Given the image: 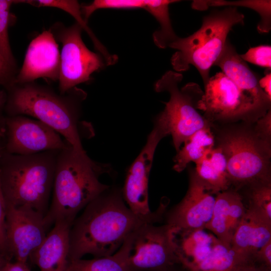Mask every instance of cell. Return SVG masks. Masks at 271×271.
<instances>
[{"label": "cell", "mask_w": 271, "mask_h": 271, "mask_svg": "<svg viewBox=\"0 0 271 271\" xmlns=\"http://www.w3.org/2000/svg\"><path fill=\"white\" fill-rule=\"evenodd\" d=\"M167 205L161 204L150 216L134 214L125 203L121 189L110 186L89 203L69 231V262L86 254L94 258L110 256L133 230L161 221Z\"/></svg>", "instance_id": "1"}, {"label": "cell", "mask_w": 271, "mask_h": 271, "mask_svg": "<svg viewBox=\"0 0 271 271\" xmlns=\"http://www.w3.org/2000/svg\"><path fill=\"white\" fill-rule=\"evenodd\" d=\"M110 171L109 164L96 162L70 145L58 151L52 201L44 218L46 229L57 221L71 225L79 211L110 187L99 178Z\"/></svg>", "instance_id": "2"}, {"label": "cell", "mask_w": 271, "mask_h": 271, "mask_svg": "<svg viewBox=\"0 0 271 271\" xmlns=\"http://www.w3.org/2000/svg\"><path fill=\"white\" fill-rule=\"evenodd\" d=\"M58 152L2 154L0 184L7 206L30 208L45 216L52 192Z\"/></svg>", "instance_id": "3"}, {"label": "cell", "mask_w": 271, "mask_h": 271, "mask_svg": "<svg viewBox=\"0 0 271 271\" xmlns=\"http://www.w3.org/2000/svg\"><path fill=\"white\" fill-rule=\"evenodd\" d=\"M86 97L78 88L72 97H62L33 82L17 84L8 102L14 115H27L53 128L78 153L86 152L78 129V105Z\"/></svg>", "instance_id": "4"}, {"label": "cell", "mask_w": 271, "mask_h": 271, "mask_svg": "<svg viewBox=\"0 0 271 271\" xmlns=\"http://www.w3.org/2000/svg\"><path fill=\"white\" fill-rule=\"evenodd\" d=\"M244 16L236 7L213 10L203 17L200 28L185 38L178 37L169 47L176 50L171 62L175 71L188 70L190 65L198 71L204 85L210 79L211 68L222 52L234 26L243 25Z\"/></svg>", "instance_id": "5"}, {"label": "cell", "mask_w": 271, "mask_h": 271, "mask_svg": "<svg viewBox=\"0 0 271 271\" xmlns=\"http://www.w3.org/2000/svg\"><path fill=\"white\" fill-rule=\"evenodd\" d=\"M222 129L215 138L227 161L231 185L243 187L271 183V139L261 136L253 123Z\"/></svg>", "instance_id": "6"}, {"label": "cell", "mask_w": 271, "mask_h": 271, "mask_svg": "<svg viewBox=\"0 0 271 271\" xmlns=\"http://www.w3.org/2000/svg\"><path fill=\"white\" fill-rule=\"evenodd\" d=\"M183 79L180 73L169 70L157 80L154 86L156 92L166 91L170 94L164 110L154 120L172 136L176 152L194 132L205 127H212L197 108L204 91L195 82L180 87Z\"/></svg>", "instance_id": "7"}, {"label": "cell", "mask_w": 271, "mask_h": 271, "mask_svg": "<svg viewBox=\"0 0 271 271\" xmlns=\"http://www.w3.org/2000/svg\"><path fill=\"white\" fill-rule=\"evenodd\" d=\"M197 108L212 127L216 123H252L271 109L242 91L222 72L210 77Z\"/></svg>", "instance_id": "8"}, {"label": "cell", "mask_w": 271, "mask_h": 271, "mask_svg": "<svg viewBox=\"0 0 271 271\" xmlns=\"http://www.w3.org/2000/svg\"><path fill=\"white\" fill-rule=\"evenodd\" d=\"M171 229L167 224L146 223L130 232L116 252L127 271H167L180 265Z\"/></svg>", "instance_id": "9"}, {"label": "cell", "mask_w": 271, "mask_h": 271, "mask_svg": "<svg viewBox=\"0 0 271 271\" xmlns=\"http://www.w3.org/2000/svg\"><path fill=\"white\" fill-rule=\"evenodd\" d=\"M83 29L77 22L66 27L57 23L50 29L62 44L59 88L65 93L80 83L91 80V74L102 69L106 62L100 53L90 51L81 38Z\"/></svg>", "instance_id": "10"}, {"label": "cell", "mask_w": 271, "mask_h": 271, "mask_svg": "<svg viewBox=\"0 0 271 271\" xmlns=\"http://www.w3.org/2000/svg\"><path fill=\"white\" fill-rule=\"evenodd\" d=\"M6 153L29 155L48 151H59L70 145L46 124L24 115H14L5 121Z\"/></svg>", "instance_id": "11"}, {"label": "cell", "mask_w": 271, "mask_h": 271, "mask_svg": "<svg viewBox=\"0 0 271 271\" xmlns=\"http://www.w3.org/2000/svg\"><path fill=\"white\" fill-rule=\"evenodd\" d=\"M167 136L165 130L154 122L145 145L127 172L122 195L128 207L138 216L146 217L154 213L149 207V178L156 148Z\"/></svg>", "instance_id": "12"}, {"label": "cell", "mask_w": 271, "mask_h": 271, "mask_svg": "<svg viewBox=\"0 0 271 271\" xmlns=\"http://www.w3.org/2000/svg\"><path fill=\"white\" fill-rule=\"evenodd\" d=\"M44 216L26 207L7 205L6 230L10 257L27 263L46 236Z\"/></svg>", "instance_id": "13"}, {"label": "cell", "mask_w": 271, "mask_h": 271, "mask_svg": "<svg viewBox=\"0 0 271 271\" xmlns=\"http://www.w3.org/2000/svg\"><path fill=\"white\" fill-rule=\"evenodd\" d=\"M215 197L194 171H191L187 193L183 199L166 213V224L183 230L204 229L211 219Z\"/></svg>", "instance_id": "14"}, {"label": "cell", "mask_w": 271, "mask_h": 271, "mask_svg": "<svg viewBox=\"0 0 271 271\" xmlns=\"http://www.w3.org/2000/svg\"><path fill=\"white\" fill-rule=\"evenodd\" d=\"M60 53L50 30H45L30 43L22 67L13 82L21 84L39 78L59 80Z\"/></svg>", "instance_id": "15"}, {"label": "cell", "mask_w": 271, "mask_h": 271, "mask_svg": "<svg viewBox=\"0 0 271 271\" xmlns=\"http://www.w3.org/2000/svg\"><path fill=\"white\" fill-rule=\"evenodd\" d=\"M246 211L242 196L233 189L216 194L212 214L204 229L231 246L234 233Z\"/></svg>", "instance_id": "16"}, {"label": "cell", "mask_w": 271, "mask_h": 271, "mask_svg": "<svg viewBox=\"0 0 271 271\" xmlns=\"http://www.w3.org/2000/svg\"><path fill=\"white\" fill-rule=\"evenodd\" d=\"M271 239V222L249 209L233 235L231 247L243 261L253 260L257 251Z\"/></svg>", "instance_id": "17"}, {"label": "cell", "mask_w": 271, "mask_h": 271, "mask_svg": "<svg viewBox=\"0 0 271 271\" xmlns=\"http://www.w3.org/2000/svg\"><path fill=\"white\" fill-rule=\"evenodd\" d=\"M214 66L219 67L228 78L246 94L267 106L271 98L261 89L259 78L240 56L228 39Z\"/></svg>", "instance_id": "18"}, {"label": "cell", "mask_w": 271, "mask_h": 271, "mask_svg": "<svg viewBox=\"0 0 271 271\" xmlns=\"http://www.w3.org/2000/svg\"><path fill=\"white\" fill-rule=\"evenodd\" d=\"M29 259L40 271H66L69 265L71 225L57 221Z\"/></svg>", "instance_id": "19"}, {"label": "cell", "mask_w": 271, "mask_h": 271, "mask_svg": "<svg viewBox=\"0 0 271 271\" xmlns=\"http://www.w3.org/2000/svg\"><path fill=\"white\" fill-rule=\"evenodd\" d=\"M171 236L180 264L187 271L202 262L219 240L205 229L183 230L172 226Z\"/></svg>", "instance_id": "20"}, {"label": "cell", "mask_w": 271, "mask_h": 271, "mask_svg": "<svg viewBox=\"0 0 271 271\" xmlns=\"http://www.w3.org/2000/svg\"><path fill=\"white\" fill-rule=\"evenodd\" d=\"M195 164V174L211 193L217 194L230 189L227 161L220 147L215 146Z\"/></svg>", "instance_id": "21"}, {"label": "cell", "mask_w": 271, "mask_h": 271, "mask_svg": "<svg viewBox=\"0 0 271 271\" xmlns=\"http://www.w3.org/2000/svg\"><path fill=\"white\" fill-rule=\"evenodd\" d=\"M211 127L202 128L192 134L183 144L173 159V169L183 171L191 162L196 163L215 146V137Z\"/></svg>", "instance_id": "22"}, {"label": "cell", "mask_w": 271, "mask_h": 271, "mask_svg": "<svg viewBox=\"0 0 271 271\" xmlns=\"http://www.w3.org/2000/svg\"><path fill=\"white\" fill-rule=\"evenodd\" d=\"M25 3L37 7H53L62 10L71 15L91 38L95 47L102 56L107 65L114 64L117 61V56L111 55L106 50L95 36L84 20L81 6L78 1L72 0H22L17 1V3Z\"/></svg>", "instance_id": "23"}, {"label": "cell", "mask_w": 271, "mask_h": 271, "mask_svg": "<svg viewBox=\"0 0 271 271\" xmlns=\"http://www.w3.org/2000/svg\"><path fill=\"white\" fill-rule=\"evenodd\" d=\"M243 7L251 9L259 16L257 25L259 33H267L271 29V1L269 0H224L193 1L192 8L196 10L204 11L209 7Z\"/></svg>", "instance_id": "24"}, {"label": "cell", "mask_w": 271, "mask_h": 271, "mask_svg": "<svg viewBox=\"0 0 271 271\" xmlns=\"http://www.w3.org/2000/svg\"><path fill=\"white\" fill-rule=\"evenodd\" d=\"M174 0H146L144 9L151 14L160 24L159 28L153 35L155 45L165 49L178 37L175 34L170 18L169 7Z\"/></svg>", "instance_id": "25"}, {"label": "cell", "mask_w": 271, "mask_h": 271, "mask_svg": "<svg viewBox=\"0 0 271 271\" xmlns=\"http://www.w3.org/2000/svg\"><path fill=\"white\" fill-rule=\"evenodd\" d=\"M243 261L231 246L219 240L209 254L191 271H231Z\"/></svg>", "instance_id": "26"}, {"label": "cell", "mask_w": 271, "mask_h": 271, "mask_svg": "<svg viewBox=\"0 0 271 271\" xmlns=\"http://www.w3.org/2000/svg\"><path fill=\"white\" fill-rule=\"evenodd\" d=\"M66 271H127L121 257L113 254L90 259L82 258L69 262Z\"/></svg>", "instance_id": "27"}, {"label": "cell", "mask_w": 271, "mask_h": 271, "mask_svg": "<svg viewBox=\"0 0 271 271\" xmlns=\"http://www.w3.org/2000/svg\"><path fill=\"white\" fill-rule=\"evenodd\" d=\"M248 208L271 222V183H259L249 187Z\"/></svg>", "instance_id": "28"}, {"label": "cell", "mask_w": 271, "mask_h": 271, "mask_svg": "<svg viewBox=\"0 0 271 271\" xmlns=\"http://www.w3.org/2000/svg\"><path fill=\"white\" fill-rule=\"evenodd\" d=\"M15 3V1L0 0V54L12 68L15 65V61L9 42L8 27L10 8Z\"/></svg>", "instance_id": "29"}, {"label": "cell", "mask_w": 271, "mask_h": 271, "mask_svg": "<svg viewBox=\"0 0 271 271\" xmlns=\"http://www.w3.org/2000/svg\"><path fill=\"white\" fill-rule=\"evenodd\" d=\"M143 0H95L88 5L81 6L83 18L87 23L91 15L101 9H144Z\"/></svg>", "instance_id": "30"}, {"label": "cell", "mask_w": 271, "mask_h": 271, "mask_svg": "<svg viewBox=\"0 0 271 271\" xmlns=\"http://www.w3.org/2000/svg\"><path fill=\"white\" fill-rule=\"evenodd\" d=\"M246 62L268 69L271 68V46L259 45L249 48L245 53L240 54Z\"/></svg>", "instance_id": "31"}, {"label": "cell", "mask_w": 271, "mask_h": 271, "mask_svg": "<svg viewBox=\"0 0 271 271\" xmlns=\"http://www.w3.org/2000/svg\"><path fill=\"white\" fill-rule=\"evenodd\" d=\"M7 205L0 184V257L9 260V254L6 230Z\"/></svg>", "instance_id": "32"}, {"label": "cell", "mask_w": 271, "mask_h": 271, "mask_svg": "<svg viewBox=\"0 0 271 271\" xmlns=\"http://www.w3.org/2000/svg\"><path fill=\"white\" fill-rule=\"evenodd\" d=\"M253 260L271 269V239L257 251Z\"/></svg>", "instance_id": "33"}, {"label": "cell", "mask_w": 271, "mask_h": 271, "mask_svg": "<svg viewBox=\"0 0 271 271\" xmlns=\"http://www.w3.org/2000/svg\"><path fill=\"white\" fill-rule=\"evenodd\" d=\"M231 271H271V269L253 260H247L239 263Z\"/></svg>", "instance_id": "34"}, {"label": "cell", "mask_w": 271, "mask_h": 271, "mask_svg": "<svg viewBox=\"0 0 271 271\" xmlns=\"http://www.w3.org/2000/svg\"><path fill=\"white\" fill-rule=\"evenodd\" d=\"M0 271H32L27 263L15 261H6L0 265Z\"/></svg>", "instance_id": "35"}, {"label": "cell", "mask_w": 271, "mask_h": 271, "mask_svg": "<svg viewBox=\"0 0 271 271\" xmlns=\"http://www.w3.org/2000/svg\"><path fill=\"white\" fill-rule=\"evenodd\" d=\"M12 69L0 54V82L6 83L9 80Z\"/></svg>", "instance_id": "36"}, {"label": "cell", "mask_w": 271, "mask_h": 271, "mask_svg": "<svg viewBox=\"0 0 271 271\" xmlns=\"http://www.w3.org/2000/svg\"><path fill=\"white\" fill-rule=\"evenodd\" d=\"M259 84L264 92L271 98V74L267 73L263 77L259 79Z\"/></svg>", "instance_id": "37"}, {"label": "cell", "mask_w": 271, "mask_h": 271, "mask_svg": "<svg viewBox=\"0 0 271 271\" xmlns=\"http://www.w3.org/2000/svg\"><path fill=\"white\" fill-rule=\"evenodd\" d=\"M5 129L3 126H0V156L3 154V147L2 146V139L4 135Z\"/></svg>", "instance_id": "38"}, {"label": "cell", "mask_w": 271, "mask_h": 271, "mask_svg": "<svg viewBox=\"0 0 271 271\" xmlns=\"http://www.w3.org/2000/svg\"><path fill=\"white\" fill-rule=\"evenodd\" d=\"M178 265L173 267V268H172L167 271H181V270H180V269H179L178 267Z\"/></svg>", "instance_id": "39"}, {"label": "cell", "mask_w": 271, "mask_h": 271, "mask_svg": "<svg viewBox=\"0 0 271 271\" xmlns=\"http://www.w3.org/2000/svg\"><path fill=\"white\" fill-rule=\"evenodd\" d=\"M5 261V260L4 259L0 257V265L2 264Z\"/></svg>", "instance_id": "40"}]
</instances>
